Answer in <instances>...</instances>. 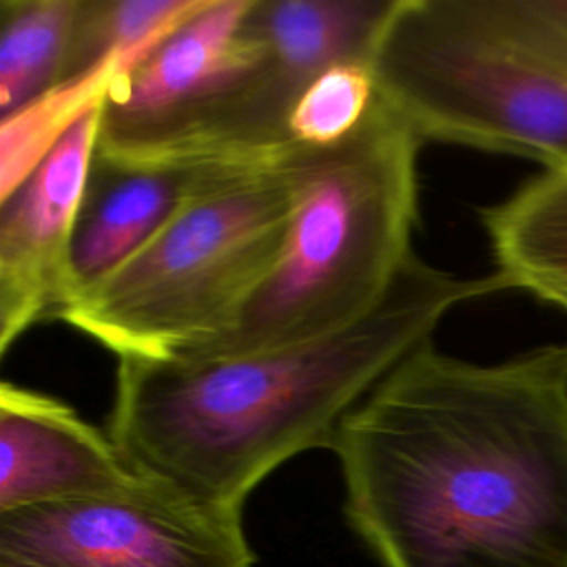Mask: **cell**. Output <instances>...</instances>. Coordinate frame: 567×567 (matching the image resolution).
Masks as SVG:
<instances>
[{"label": "cell", "instance_id": "cell-1", "mask_svg": "<svg viewBox=\"0 0 567 567\" xmlns=\"http://www.w3.org/2000/svg\"><path fill=\"white\" fill-rule=\"evenodd\" d=\"M332 452L383 567H567V343L474 363L425 341Z\"/></svg>", "mask_w": 567, "mask_h": 567}, {"label": "cell", "instance_id": "cell-9", "mask_svg": "<svg viewBox=\"0 0 567 567\" xmlns=\"http://www.w3.org/2000/svg\"><path fill=\"white\" fill-rule=\"evenodd\" d=\"M102 102L55 142L44 159L0 199V352L69 301L78 215L97 151Z\"/></svg>", "mask_w": 567, "mask_h": 567}, {"label": "cell", "instance_id": "cell-3", "mask_svg": "<svg viewBox=\"0 0 567 567\" xmlns=\"http://www.w3.org/2000/svg\"><path fill=\"white\" fill-rule=\"evenodd\" d=\"M421 146L379 93L339 144L295 146L284 159L290 224L279 259L221 334L177 359L277 350L372 312L414 257Z\"/></svg>", "mask_w": 567, "mask_h": 567}, {"label": "cell", "instance_id": "cell-16", "mask_svg": "<svg viewBox=\"0 0 567 567\" xmlns=\"http://www.w3.org/2000/svg\"><path fill=\"white\" fill-rule=\"evenodd\" d=\"M377 100L368 60H343L323 69L297 100L288 135L297 146L326 148L352 135Z\"/></svg>", "mask_w": 567, "mask_h": 567}, {"label": "cell", "instance_id": "cell-4", "mask_svg": "<svg viewBox=\"0 0 567 567\" xmlns=\"http://www.w3.org/2000/svg\"><path fill=\"white\" fill-rule=\"evenodd\" d=\"M368 64L423 142L567 168V0H392Z\"/></svg>", "mask_w": 567, "mask_h": 567}, {"label": "cell", "instance_id": "cell-11", "mask_svg": "<svg viewBox=\"0 0 567 567\" xmlns=\"http://www.w3.org/2000/svg\"><path fill=\"white\" fill-rule=\"evenodd\" d=\"M255 168L264 166L228 162L124 164L95 153L71 246L66 303L133 257L190 202Z\"/></svg>", "mask_w": 567, "mask_h": 567}, {"label": "cell", "instance_id": "cell-8", "mask_svg": "<svg viewBox=\"0 0 567 567\" xmlns=\"http://www.w3.org/2000/svg\"><path fill=\"white\" fill-rule=\"evenodd\" d=\"M250 0H204L151 51L122 69L102 97L97 155L124 164L164 159L244 53Z\"/></svg>", "mask_w": 567, "mask_h": 567}, {"label": "cell", "instance_id": "cell-10", "mask_svg": "<svg viewBox=\"0 0 567 567\" xmlns=\"http://www.w3.org/2000/svg\"><path fill=\"white\" fill-rule=\"evenodd\" d=\"M142 478L109 432L58 396L0 385V512L109 496Z\"/></svg>", "mask_w": 567, "mask_h": 567}, {"label": "cell", "instance_id": "cell-6", "mask_svg": "<svg viewBox=\"0 0 567 567\" xmlns=\"http://www.w3.org/2000/svg\"><path fill=\"white\" fill-rule=\"evenodd\" d=\"M392 0H250L244 53L162 162L277 164L297 144L290 113L330 64L368 60Z\"/></svg>", "mask_w": 567, "mask_h": 567}, {"label": "cell", "instance_id": "cell-15", "mask_svg": "<svg viewBox=\"0 0 567 567\" xmlns=\"http://www.w3.org/2000/svg\"><path fill=\"white\" fill-rule=\"evenodd\" d=\"M202 4L204 0H82L64 82L109 60L142 58Z\"/></svg>", "mask_w": 567, "mask_h": 567}, {"label": "cell", "instance_id": "cell-13", "mask_svg": "<svg viewBox=\"0 0 567 567\" xmlns=\"http://www.w3.org/2000/svg\"><path fill=\"white\" fill-rule=\"evenodd\" d=\"M82 0L0 2V113L20 111L66 78Z\"/></svg>", "mask_w": 567, "mask_h": 567}, {"label": "cell", "instance_id": "cell-14", "mask_svg": "<svg viewBox=\"0 0 567 567\" xmlns=\"http://www.w3.org/2000/svg\"><path fill=\"white\" fill-rule=\"evenodd\" d=\"M133 62L109 60L0 120V199L24 182L73 122L102 102L111 80Z\"/></svg>", "mask_w": 567, "mask_h": 567}, {"label": "cell", "instance_id": "cell-12", "mask_svg": "<svg viewBox=\"0 0 567 567\" xmlns=\"http://www.w3.org/2000/svg\"><path fill=\"white\" fill-rule=\"evenodd\" d=\"M496 272L567 312V168L543 171L481 210Z\"/></svg>", "mask_w": 567, "mask_h": 567}, {"label": "cell", "instance_id": "cell-7", "mask_svg": "<svg viewBox=\"0 0 567 567\" xmlns=\"http://www.w3.org/2000/svg\"><path fill=\"white\" fill-rule=\"evenodd\" d=\"M241 512L142 478L117 494L0 512V567H252Z\"/></svg>", "mask_w": 567, "mask_h": 567}, {"label": "cell", "instance_id": "cell-2", "mask_svg": "<svg viewBox=\"0 0 567 567\" xmlns=\"http://www.w3.org/2000/svg\"><path fill=\"white\" fill-rule=\"evenodd\" d=\"M507 288L414 255L383 301L326 337L224 359H117L109 434L131 467L210 507L250 492L308 450H332L341 421L463 301Z\"/></svg>", "mask_w": 567, "mask_h": 567}, {"label": "cell", "instance_id": "cell-5", "mask_svg": "<svg viewBox=\"0 0 567 567\" xmlns=\"http://www.w3.org/2000/svg\"><path fill=\"white\" fill-rule=\"evenodd\" d=\"M284 159L190 202L55 319L117 359H177L221 334L284 248L290 224Z\"/></svg>", "mask_w": 567, "mask_h": 567}]
</instances>
